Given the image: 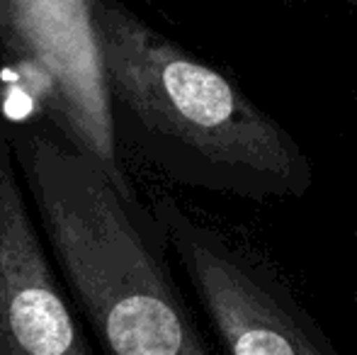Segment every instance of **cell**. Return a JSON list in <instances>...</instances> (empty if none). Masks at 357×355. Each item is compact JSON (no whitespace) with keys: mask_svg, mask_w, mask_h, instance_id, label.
I'll return each mask as SVG.
<instances>
[{"mask_svg":"<svg viewBox=\"0 0 357 355\" xmlns=\"http://www.w3.org/2000/svg\"><path fill=\"white\" fill-rule=\"evenodd\" d=\"M8 127L37 227L105 355H214L149 204L39 119L13 114Z\"/></svg>","mask_w":357,"mask_h":355,"instance_id":"6da1fadb","label":"cell"},{"mask_svg":"<svg viewBox=\"0 0 357 355\" xmlns=\"http://www.w3.org/2000/svg\"><path fill=\"white\" fill-rule=\"evenodd\" d=\"M17 173L0 107V355H95Z\"/></svg>","mask_w":357,"mask_h":355,"instance_id":"5b68a950","label":"cell"},{"mask_svg":"<svg viewBox=\"0 0 357 355\" xmlns=\"http://www.w3.org/2000/svg\"><path fill=\"white\" fill-rule=\"evenodd\" d=\"M149 207L226 355H340L268 268L185 212L170 195H155Z\"/></svg>","mask_w":357,"mask_h":355,"instance_id":"277c9868","label":"cell"},{"mask_svg":"<svg viewBox=\"0 0 357 355\" xmlns=\"http://www.w3.org/2000/svg\"><path fill=\"white\" fill-rule=\"evenodd\" d=\"M95 8L98 0H0V59L34 119L137 192L119 156Z\"/></svg>","mask_w":357,"mask_h":355,"instance_id":"3957f363","label":"cell"},{"mask_svg":"<svg viewBox=\"0 0 357 355\" xmlns=\"http://www.w3.org/2000/svg\"><path fill=\"white\" fill-rule=\"evenodd\" d=\"M95 24L119 149L132 144L175 183L245 197L311 183L299 144L226 76L117 0H98Z\"/></svg>","mask_w":357,"mask_h":355,"instance_id":"7a4b0ae2","label":"cell"}]
</instances>
